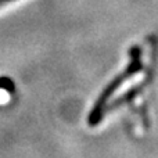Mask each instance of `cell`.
Instances as JSON below:
<instances>
[{
    "instance_id": "obj_2",
    "label": "cell",
    "mask_w": 158,
    "mask_h": 158,
    "mask_svg": "<svg viewBox=\"0 0 158 158\" xmlns=\"http://www.w3.org/2000/svg\"><path fill=\"white\" fill-rule=\"evenodd\" d=\"M13 2H15V0H0V8L7 6V4H10V3H13Z\"/></svg>"
},
{
    "instance_id": "obj_1",
    "label": "cell",
    "mask_w": 158,
    "mask_h": 158,
    "mask_svg": "<svg viewBox=\"0 0 158 158\" xmlns=\"http://www.w3.org/2000/svg\"><path fill=\"white\" fill-rule=\"evenodd\" d=\"M139 56H140V53H139V50H137V49L131 50L132 60H131L129 67L126 68V71L123 72L122 75H119L117 79H114V81L110 83V86L103 92V94L98 97V100L96 101L94 107H93L92 112H90V115H89V123L92 126L97 125V123L101 121V117H103V112H104V108H106L107 101H108V98L115 93V90H117L119 86H122V83L126 81V79H129L132 75L135 74V72L140 69L142 64H140V57H139Z\"/></svg>"
}]
</instances>
